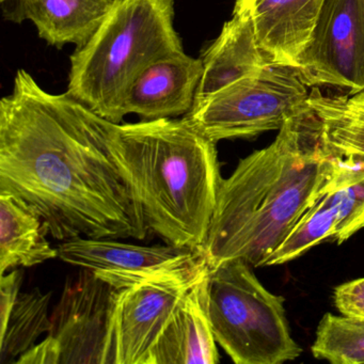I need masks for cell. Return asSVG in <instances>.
Returning <instances> with one entry per match:
<instances>
[{"mask_svg":"<svg viewBox=\"0 0 364 364\" xmlns=\"http://www.w3.org/2000/svg\"><path fill=\"white\" fill-rule=\"evenodd\" d=\"M0 193L26 202L60 242L149 235L104 119L68 93L44 90L25 70L0 102Z\"/></svg>","mask_w":364,"mask_h":364,"instance_id":"cell-1","label":"cell"},{"mask_svg":"<svg viewBox=\"0 0 364 364\" xmlns=\"http://www.w3.org/2000/svg\"><path fill=\"white\" fill-rule=\"evenodd\" d=\"M338 157L328 148L312 108L293 117L276 139L238 163L223 178L204 242L210 269L240 259L267 265L333 171Z\"/></svg>","mask_w":364,"mask_h":364,"instance_id":"cell-2","label":"cell"},{"mask_svg":"<svg viewBox=\"0 0 364 364\" xmlns=\"http://www.w3.org/2000/svg\"><path fill=\"white\" fill-rule=\"evenodd\" d=\"M104 124L149 233L170 246L202 250L223 180L216 144L184 119Z\"/></svg>","mask_w":364,"mask_h":364,"instance_id":"cell-3","label":"cell"},{"mask_svg":"<svg viewBox=\"0 0 364 364\" xmlns=\"http://www.w3.org/2000/svg\"><path fill=\"white\" fill-rule=\"evenodd\" d=\"M176 0H116L71 56L67 93L110 122L124 118L129 87L155 61L184 52L174 28Z\"/></svg>","mask_w":364,"mask_h":364,"instance_id":"cell-4","label":"cell"},{"mask_svg":"<svg viewBox=\"0 0 364 364\" xmlns=\"http://www.w3.org/2000/svg\"><path fill=\"white\" fill-rule=\"evenodd\" d=\"M242 259L210 269L208 316L216 342L236 364H281L302 349L289 331L284 299L268 291Z\"/></svg>","mask_w":364,"mask_h":364,"instance_id":"cell-5","label":"cell"},{"mask_svg":"<svg viewBox=\"0 0 364 364\" xmlns=\"http://www.w3.org/2000/svg\"><path fill=\"white\" fill-rule=\"evenodd\" d=\"M299 69L269 63L193 105L184 120L215 144L280 129L309 107Z\"/></svg>","mask_w":364,"mask_h":364,"instance_id":"cell-6","label":"cell"},{"mask_svg":"<svg viewBox=\"0 0 364 364\" xmlns=\"http://www.w3.org/2000/svg\"><path fill=\"white\" fill-rule=\"evenodd\" d=\"M117 294L93 270L68 278L48 336L16 364H114Z\"/></svg>","mask_w":364,"mask_h":364,"instance_id":"cell-7","label":"cell"},{"mask_svg":"<svg viewBox=\"0 0 364 364\" xmlns=\"http://www.w3.org/2000/svg\"><path fill=\"white\" fill-rule=\"evenodd\" d=\"M210 272L205 257L176 269L95 272L117 289L114 364H146L183 296Z\"/></svg>","mask_w":364,"mask_h":364,"instance_id":"cell-8","label":"cell"},{"mask_svg":"<svg viewBox=\"0 0 364 364\" xmlns=\"http://www.w3.org/2000/svg\"><path fill=\"white\" fill-rule=\"evenodd\" d=\"M297 68L306 86L364 90V0H325Z\"/></svg>","mask_w":364,"mask_h":364,"instance_id":"cell-9","label":"cell"},{"mask_svg":"<svg viewBox=\"0 0 364 364\" xmlns=\"http://www.w3.org/2000/svg\"><path fill=\"white\" fill-rule=\"evenodd\" d=\"M362 229L364 161L338 157L312 205L266 266L289 263L328 240L342 244Z\"/></svg>","mask_w":364,"mask_h":364,"instance_id":"cell-10","label":"cell"},{"mask_svg":"<svg viewBox=\"0 0 364 364\" xmlns=\"http://www.w3.org/2000/svg\"><path fill=\"white\" fill-rule=\"evenodd\" d=\"M202 74L201 58L184 52L155 61L129 87L124 116L134 114L144 120H156L186 114L195 103Z\"/></svg>","mask_w":364,"mask_h":364,"instance_id":"cell-11","label":"cell"},{"mask_svg":"<svg viewBox=\"0 0 364 364\" xmlns=\"http://www.w3.org/2000/svg\"><path fill=\"white\" fill-rule=\"evenodd\" d=\"M325 0H236L268 60L297 68Z\"/></svg>","mask_w":364,"mask_h":364,"instance_id":"cell-12","label":"cell"},{"mask_svg":"<svg viewBox=\"0 0 364 364\" xmlns=\"http://www.w3.org/2000/svg\"><path fill=\"white\" fill-rule=\"evenodd\" d=\"M57 250L65 263L93 272H159L186 267L204 259L203 251L186 247L138 246L84 237L61 242Z\"/></svg>","mask_w":364,"mask_h":364,"instance_id":"cell-13","label":"cell"},{"mask_svg":"<svg viewBox=\"0 0 364 364\" xmlns=\"http://www.w3.org/2000/svg\"><path fill=\"white\" fill-rule=\"evenodd\" d=\"M208 272L178 302L146 364H216V338L208 316Z\"/></svg>","mask_w":364,"mask_h":364,"instance_id":"cell-14","label":"cell"},{"mask_svg":"<svg viewBox=\"0 0 364 364\" xmlns=\"http://www.w3.org/2000/svg\"><path fill=\"white\" fill-rule=\"evenodd\" d=\"M203 74L193 105L216 95L230 85L257 73L269 65L245 14H233L216 40L201 57Z\"/></svg>","mask_w":364,"mask_h":364,"instance_id":"cell-15","label":"cell"},{"mask_svg":"<svg viewBox=\"0 0 364 364\" xmlns=\"http://www.w3.org/2000/svg\"><path fill=\"white\" fill-rule=\"evenodd\" d=\"M8 20L31 21L50 46L86 43L105 20L116 0H10Z\"/></svg>","mask_w":364,"mask_h":364,"instance_id":"cell-16","label":"cell"},{"mask_svg":"<svg viewBox=\"0 0 364 364\" xmlns=\"http://www.w3.org/2000/svg\"><path fill=\"white\" fill-rule=\"evenodd\" d=\"M43 221L31 205L0 193V274L16 267H33L58 257L46 240Z\"/></svg>","mask_w":364,"mask_h":364,"instance_id":"cell-17","label":"cell"},{"mask_svg":"<svg viewBox=\"0 0 364 364\" xmlns=\"http://www.w3.org/2000/svg\"><path fill=\"white\" fill-rule=\"evenodd\" d=\"M308 103L321 122L328 148L336 156L364 161V90L350 97H331L314 88Z\"/></svg>","mask_w":364,"mask_h":364,"instance_id":"cell-18","label":"cell"},{"mask_svg":"<svg viewBox=\"0 0 364 364\" xmlns=\"http://www.w3.org/2000/svg\"><path fill=\"white\" fill-rule=\"evenodd\" d=\"M50 299L52 291L42 293L39 287L18 294L7 327L0 333V364H16L42 334L48 333L52 326L48 314Z\"/></svg>","mask_w":364,"mask_h":364,"instance_id":"cell-19","label":"cell"},{"mask_svg":"<svg viewBox=\"0 0 364 364\" xmlns=\"http://www.w3.org/2000/svg\"><path fill=\"white\" fill-rule=\"evenodd\" d=\"M311 351L316 359L330 363H364V319L326 313Z\"/></svg>","mask_w":364,"mask_h":364,"instance_id":"cell-20","label":"cell"},{"mask_svg":"<svg viewBox=\"0 0 364 364\" xmlns=\"http://www.w3.org/2000/svg\"><path fill=\"white\" fill-rule=\"evenodd\" d=\"M333 300L345 316L364 319V278L338 285L334 289Z\"/></svg>","mask_w":364,"mask_h":364,"instance_id":"cell-21","label":"cell"},{"mask_svg":"<svg viewBox=\"0 0 364 364\" xmlns=\"http://www.w3.org/2000/svg\"><path fill=\"white\" fill-rule=\"evenodd\" d=\"M23 278L24 272L22 270H12L8 274H3L0 278V333L5 331L7 327L10 314L20 294Z\"/></svg>","mask_w":364,"mask_h":364,"instance_id":"cell-22","label":"cell"},{"mask_svg":"<svg viewBox=\"0 0 364 364\" xmlns=\"http://www.w3.org/2000/svg\"><path fill=\"white\" fill-rule=\"evenodd\" d=\"M1 3H7V1H10V0H0Z\"/></svg>","mask_w":364,"mask_h":364,"instance_id":"cell-23","label":"cell"}]
</instances>
